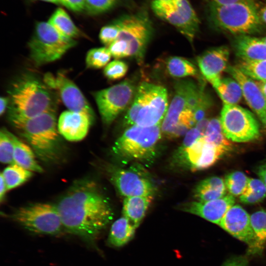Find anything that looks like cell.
I'll list each match as a JSON object with an SVG mask.
<instances>
[{
	"instance_id": "cell-1",
	"label": "cell",
	"mask_w": 266,
	"mask_h": 266,
	"mask_svg": "<svg viewBox=\"0 0 266 266\" xmlns=\"http://www.w3.org/2000/svg\"><path fill=\"white\" fill-rule=\"evenodd\" d=\"M56 206L64 228L90 244L95 243L113 217L108 199L90 179L74 183Z\"/></svg>"
},
{
	"instance_id": "cell-2",
	"label": "cell",
	"mask_w": 266,
	"mask_h": 266,
	"mask_svg": "<svg viewBox=\"0 0 266 266\" xmlns=\"http://www.w3.org/2000/svg\"><path fill=\"white\" fill-rule=\"evenodd\" d=\"M7 93L8 118L11 123L56 109V100L51 89L33 74L21 75L12 83Z\"/></svg>"
},
{
	"instance_id": "cell-3",
	"label": "cell",
	"mask_w": 266,
	"mask_h": 266,
	"mask_svg": "<svg viewBox=\"0 0 266 266\" xmlns=\"http://www.w3.org/2000/svg\"><path fill=\"white\" fill-rule=\"evenodd\" d=\"M206 14L211 25L232 34L249 35L259 32L263 23L254 0L218 5L208 3Z\"/></svg>"
},
{
	"instance_id": "cell-4",
	"label": "cell",
	"mask_w": 266,
	"mask_h": 266,
	"mask_svg": "<svg viewBox=\"0 0 266 266\" xmlns=\"http://www.w3.org/2000/svg\"><path fill=\"white\" fill-rule=\"evenodd\" d=\"M168 108L166 88L143 82L137 87L133 100L123 119V126L127 128L133 125L149 127L162 124Z\"/></svg>"
},
{
	"instance_id": "cell-5",
	"label": "cell",
	"mask_w": 266,
	"mask_h": 266,
	"mask_svg": "<svg viewBox=\"0 0 266 266\" xmlns=\"http://www.w3.org/2000/svg\"><path fill=\"white\" fill-rule=\"evenodd\" d=\"M56 109L24 121L12 122L42 161L51 162L59 155L60 137Z\"/></svg>"
},
{
	"instance_id": "cell-6",
	"label": "cell",
	"mask_w": 266,
	"mask_h": 266,
	"mask_svg": "<svg viewBox=\"0 0 266 266\" xmlns=\"http://www.w3.org/2000/svg\"><path fill=\"white\" fill-rule=\"evenodd\" d=\"M162 135L161 124L149 127L133 125L115 141L112 151L122 162H149L156 155Z\"/></svg>"
},
{
	"instance_id": "cell-7",
	"label": "cell",
	"mask_w": 266,
	"mask_h": 266,
	"mask_svg": "<svg viewBox=\"0 0 266 266\" xmlns=\"http://www.w3.org/2000/svg\"><path fill=\"white\" fill-rule=\"evenodd\" d=\"M76 44L74 39L63 35L48 22H39L28 47L33 62L40 66L59 59Z\"/></svg>"
},
{
	"instance_id": "cell-8",
	"label": "cell",
	"mask_w": 266,
	"mask_h": 266,
	"mask_svg": "<svg viewBox=\"0 0 266 266\" xmlns=\"http://www.w3.org/2000/svg\"><path fill=\"white\" fill-rule=\"evenodd\" d=\"M9 216L13 221L35 233L57 235L64 229L56 204H29L16 209Z\"/></svg>"
},
{
	"instance_id": "cell-9",
	"label": "cell",
	"mask_w": 266,
	"mask_h": 266,
	"mask_svg": "<svg viewBox=\"0 0 266 266\" xmlns=\"http://www.w3.org/2000/svg\"><path fill=\"white\" fill-rule=\"evenodd\" d=\"M118 20L120 29L116 40L126 41L129 47L130 57L141 65L154 33L148 13L141 10L135 14L123 15Z\"/></svg>"
},
{
	"instance_id": "cell-10",
	"label": "cell",
	"mask_w": 266,
	"mask_h": 266,
	"mask_svg": "<svg viewBox=\"0 0 266 266\" xmlns=\"http://www.w3.org/2000/svg\"><path fill=\"white\" fill-rule=\"evenodd\" d=\"M219 119L224 134L231 141L249 142L260 136L259 125L254 115L237 104H224Z\"/></svg>"
},
{
	"instance_id": "cell-11",
	"label": "cell",
	"mask_w": 266,
	"mask_h": 266,
	"mask_svg": "<svg viewBox=\"0 0 266 266\" xmlns=\"http://www.w3.org/2000/svg\"><path fill=\"white\" fill-rule=\"evenodd\" d=\"M151 7L158 17L174 26L190 43L193 42L199 30L200 22L188 0H154Z\"/></svg>"
},
{
	"instance_id": "cell-12",
	"label": "cell",
	"mask_w": 266,
	"mask_h": 266,
	"mask_svg": "<svg viewBox=\"0 0 266 266\" xmlns=\"http://www.w3.org/2000/svg\"><path fill=\"white\" fill-rule=\"evenodd\" d=\"M137 86L127 79L93 94L103 123L109 125L132 102Z\"/></svg>"
},
{
	"instance_id": "cell-13",
	"label": "cell",
	"mask_w": 266,
	"mask_h": 266,
	"mask_svg": "<svg viewBox=\"0 0 266 266\" xmlns=\"http://www.w3.org/2000/svg\"><path fill=\"white\" fill-rule=\"evenodd\" d=\"M174 93L161 124L162 135L167 137L176 126L181 114L187 109L193 111L202 94L204 87L190 79L176 81Z\"/></svg>"
},
{
	"instance_id": "cell-14",
	"label": "cell",
	"mask_w": 266,
	"mask_h": 266,
	"mask_svg": "<svg viewBox=\"0 0 266 266\" xmlns=\"http://www.w3.org/2000/svg\"><path fill=\"white\" fill-rule=\"evenodd\" d=\"M111 182L122 196H153L156 187L143 168L133 166L128 168L110 167L108 170Z\"/></svg>"
},
{
	"instance_id": "cell-15",
	"label": "cell",
	"mask_w": 266,
	"mask_h": 266,
	"mask_svg": "<svg viewBox=\"0 0 266 266\" xmlns=\"http://www.w3.org/2000/svg\"><path fill=\"white\" fill-rule=\"evenodd\" d=\"M229 151L201 136L188 147L178 148L176 156L181 164L195 171L212 166Z\"/></svg>"
},
{
	"instance_id": "cell-16",
	"label": "cell",
	"mask_w": 266,
	"mask_h": 266,
	"mask_svg": "<svg viewBox=\"0 0 266 266\" xmlns=\"http://www.w3.org/2000/svg\"><path fill=\"white\" fill-rule=\"evenodd\" d=\"M43 81L49 88L58 93L68 110L85 113L95 120L94 112L85 96L76 85L64 74L47 73Z\"/></svg>"
},
{
	"instance_id": "cell-17",
	"label": "cell",
	"mask_w": 266,
	"mask_h": 266,
	"mask_svg": "<svg viewBox=\"0 0 266 266\" xmlns=\"http://www.w3.org/2000/svg\"><path fill=\"white\" fill-rule=\"evenodd\" d=\"M239 84L246 102L261 120H266V98L256 81L244 74L236 66H228L226 70Z\"/></svg>"
},
{
	"instance_id": "cell-18",
	"label": "cell",
	"mask_w": 266,
	"mask_h": 266,
	"mask_svg": "<svg viewBox=\"0 0 266 266\" xmlns=\"http://www.w3.org/2000/svg\"><path fill=\"white\" fill-rule=\"evenodd\" d=\"M234 202V197L229 194L215 200L193 201L184 203L179 207L184 211L198 215L219 225L226 212Z\"/></svg>"
},
{
	"instance_id": "cell-19",
	"label": "cell",
	"mask_w": 266,
	"mask_h": 266,
	"mask_svg": "<svg viewBox=\"0 0 266 266\" xmlns=\"http://www.w3.org/2000/svg\"><path fill=\"white\" fill-rule=\"evenodd\" d=\"M219 226L247 245L253 240L250 215L238 204L233 205L228 210Z\"/></svg>"
},
{
	"instance_id": "cell-20",
	"label": "cell",
	"mask_w": 266,
	"mask_h": 266,
	"mask_svg": "<svg viewBox=\"0 0 266 266\" xmlns=\"http://www.w3.org/2000/svg\"><path fill=\"white\" fill-rule=\"evenodd\" d=\"M230 50L220 46L206 50L197 58L199 68L205 79L211 85L219 79L228 67Z\"/></svg>"
},
{
	"instance_id": "cell-21",
	"label": "cell",
	"mask_w": 266,
	"mask_h": 266,
	"mask_svg": "<svg viewBox=\"0 0 266 266\" xmlns=\"http://www.w3.org/2000/svg\"><path fill=\"white\" fill-rule=\"evenodd\" d=\"M94 121L85 113L67 110L61 114L58 122V130L59 133L67 140L78 141L86 136Z\"/></svg>"
},
{
	"instance_id": "cell-22",
	"label": "cell",
	"mask_w": 266,
	"mask_h": 266,
	"mask_svg": "<svg viewBox=\"0 0 266 266\" xmlns=\"http://www.w3.org/2000/svg\"><path fill=\"white\" fill-rule=\"evenodd\" d=\"M233 45L235 54L239 60L266 59V43L262 38L250 35H238L235 37Z\"/></svg>"
},
{
	"instance_id": "cell-23",
	"label": "cell",
	"mask_w": 266,
	"mask_h": 266,
	"mask_svg": "<svg viewBox=\"0 0 266 266\" xmlns=\"http://www.w3.org/2000/svg\"><path fill=\"white\" fill-rule=\"evenodd\" d=\"M153 199V196L125 198L123 204V216L136 228L144 218Z\"/></svg>"
},
{
	"instance_id": "cell-24",
	"label": "cell",
	"mask_w": 266,
	"mask_h": 266,
	"mask_svg": "<svg viewBox=\"0 0 266 266\" xmlns=\"http://www.w3.org/2000/svg\"><path fill=\"white\" fill-rule=\"evenodd\" d=\"M254 239L248 245L246 255H260L266 244V211L261 210L250 215Z\"/></svg>"
},
{
	"instance_id": "cell-25",
	"label": "cell",
	"mask_w": 266,
	"mask_h": 266,
	"mask_svg": "<svg viewBox=\"0 0 266 266\" xmlns=\"http://www.w3.org/2000/svg\"><path fill=\"white\" fill-rule=\"evenodd\" d=\"M226 190L225 182L222 178L211 176L198 184L194 189V197L199 201H210L225 196Z\"/></svg>"
},
{
	"instance_id": "cell-26",
	"label": "cell",
	"mask_w": 266,
	"mask_h": 266,
	"mask_svg": "<svg viewBox=\"0 0 266 266\" xmlns=\"http://www.w3.org/2000/svg\"><path fill=\"white\" fill-rule=\"evenodd\" d=\"M12 139L15 164L32 172H43V169L36 161L33 149L13 134Z\"/></svg>"
},
{
	"instance_id": "cell-27",
	"label": "cell",
	"mask_w": 266,
	"mask_h": 266,
	"mask_svg": "<svg viewBox=\"0 0 266 266\" xmlns=\"http://www.w3.org/2000/svg\"><path fill=\"white\" fill-rule=\"evenodd\" d=\"M212 85L224 104H237L243 97L239 83L233 77H221Z\"/></svg>"
},
{
	"instance_id": "cell-28",
	"label": "cell",
	"mask_w": 266,
	"mask_h": 266,
	"mask_svg": "<svg viewBox=\"0 0 266 266\" xmlns=\"http://www.w3.org/2000/svg\"><path fill=\"white\" fill-rule=\"evenodd\" d=\"M135 229L129 220L123 216L112 224L107 239L108 243L116 247L124 246L133 238Z\"/></svg>"
},
{
	"instance_id": "cell-29",
	"label": "cell",
	"mask_w": 266,
	"mask_h": 266,
	"mask_svg": "<svg viewBox=\"0 0 266 266\" xmlns=\"http://www.w3.org/2000/svg\"><path fill=\"white\" fill-rule=\"evenodd\" d=\"M63 35L74 39L82 35L68 14L62 8H58L48 22Z\"/></svg>"
},
{
	"instance_id": "cell-30",
	"label": "cell",
	"mask_w": 266,
	"mask_h": 266,
	"mask_svg": "<svg viewBox=\"0 0 266 266\" xmlns=\"http://www.w3.org/2000/svg\"><path fill=\"white\" fill-rule=\"evenodd\" d=\"M168 74L175 78L196 77L198 75L197 67L187 59L178 56L168 58L166 62Z\"/></svg>"
},
{
	"instance_id": "cell-31",
	"label": "cell",
	"mask_w": 266,
	"mask_h": 266,
	"mask_svg": "<svg viewBox=\"0 0 266 266\" xmlns=\"http://www.w3.org/2000/svg\"><path fill=\"white\" fill-rule=\"evenodd\" d=\"M1 174L9 191L27 182L33 176V172L14 164L5 168Z\"/></svg>"
},
{
	"instance_id": "cell-32",
	"label": "cell",
	"mask_w": 266,
	"mask_h": 266,
	"mask_svg": "<svg viewBox=\"0 0 266 266\" xmlns=\"http://www.w3.org/2000/svg\"><path fill=\"white\" fill-rule=\"evenodd\" d=\"M266 197V186L260 179L249 178L247 185L240 196V201L245 204H254Z\"/></svg>"
},
{
	"instance_id": "cell-33",
	"label": "cell",
	"mask_w": 266,
	"mask_h": 266,
	"mask_svg": "<svg viewBox=\"0 0 266 266\" xmlns=\"http://www.w3.org/2000/svg\"><path fill=\"white\" fill-rule=\"evenodd\" d=\"M236 66L253 80L266 81V59L256 61L239 60Z\"/></svg>"
},
{
	"instance_id": "cell-34",
	"label": "cell",
	"mask_w": 266,
	"mask_h": 266,
	"mask_svg": "<svg viewBox=\"0 0 266 266\" xmlns=\"http://www.w3.org/2000/svg\"><path fill=\"white\" fill-rule=\"evenodd\" d=\"M249 179L242 171H235L227 175L224 182L229 194L236 197L240 196L244 191Z\"/></svg>"
},
{
	"instance_id": "cell-35",
	"label": "cell",
	"mask_w": 266,
	"mask_h": 266,
	"mask_svg": "<svg viewBox=\"0 0 266 266\" xmlns=\"http://www.w3.org/2000/svg\"><path fill=\"white\" fill-rule=\"evenodd\" d=\"M111 57L108 47H102L91 49L86 55V66L90 68H102L109 63Z\"/></svg>"
},
{
	"instance_id": "cell-36",
	"label": "cell",
	"mask_w": 266,
	"mask_h": 266,
	"mask_svg": "<svg viewBox=\"0 0 266 266\" xmlns=\"http://www.w3.org/2000/svg\"><path fill=\"white\" fill-rule=\"evenodd\" d=\"M0 160L5 164H15L12 133L5 128H2L0 132Z\"/></svg>"
},
{
	"instance_id": "cell-37",
	"label": "cell",
	"mask_w": 266,
	"mask_h": 266,
	"mask_svg": "<svg viewBox=\"0 0 266 266\" xmlns=\"http://www.w3.org/2000/svg\"><path fill=\"white\" fill-rule=\"evenodd\" d=\"M128 70L126 63L119 60L109 62L104 68L103 74L108 79L118 80L123 77Z\"/></svg>"
},
{
	"instance_id": "cell-38",
	"label": "cell",
	"mask_w": 266,
	"mask_h": 266,
	"mask_svg": "<svg viewBox=\"0 0 266 266\" xmlns=\"http://www.w3.org/2000/svg\"><path fill=\"white\" fill-rule=\"evenodd\" d=\"M120 29V26L118 19L103 27L99 33L100 42L105 46L108 47L117 39Z\"/></svg>"
},
{
	"instance_id": "cell-39",
	"label": "cell",
	"mask_w": 266,
	"mask_h": 266,
	"mask_svg": "<svg viewBox=\"0 0 266 266\" xmlns=\"http://www.w3.org/2000/svg\"><path fill=\"white\" fill-rule=\"evenodd\" d=\"M119 0H85V9L91 14H97L110 9Z\"/></svg>"
},
{
	"instance_id": "cell-40",
	"label": "cell",
	"mask_w": 266,
	"mask_h": 266,
	"mask_svg": "<svg viewBox=\"0 0 266 266\" xmlns=\"http://www.w3.org/2000/svg\"><path fill=\"white\" fill-rule=\"evenodd\" d=\"M108 48L112 57L115 60L130 57L128 44L124 40H116Z\"/></svg>"
},
{
	"instance_id": "cell-41",
	"label": "cell",
	"mask_w": 266,
	"mask_h": 266,
	"mask_svg": "<svg viewBox=\"0 0 266 266\" xmlns=\"http://www.w3.org/2000/svg\"><path fill=\"white\" fill-rule=\"evenodd\" d=\"M212 104L209 95L204 91L193 111L196 122L204 119L207 110Z\"/></svg>"
},
{
	"instance_id": "cell-42",
	"label": "cell",
	"mask_w": 266,
	"mask_h": 266,
	"mask_svg": "<svg viewBox=\"0 0 266 266\" xmlns=\"http://www.w3.org/2000/svg\"><path fill=\"white\" fill-rule=\"evenodd\" d=\"M206 139L217 146L230 150L232 146L231 142L224 134L222 130L207 133L204 135Z\"/></svg>"
},
{
	"instance_id": "cell-43",
	"label": "cell",
	"mask_w": 266,
	"mask_h": 266,
	"mask_svg": "<svg viewBox=\"0 0 266 266\" xmlns=\"http://www.w3.org/2000/svg\"><path fill=\"white\" fill-rule=\"evenodd\" d=\"M202 136L196 127L190 129L185 135L180 149H185L192 145L197 139Z\"/></svg>"
},
{
	"instance_id": "cell-44",
	"label": "cell",
	"mask_w": 266,
	"mask_h": 266,
	"mask_svg": "<svg viewBox=\"0 0 266 266\" xmlns=\"http://www.w3.org/2000/svg\"><path fill=\"white\" fill-rule=\"evenodd\" d=\"M61 2L73 11L79 12L85 9V0H61Z\"/></svg>"
},
{
	"instance_id": "cell-45",
	"label": "cell",
	"mask_w": 266,
	"mask_h": 266,
	"mask_svg": "<svg viewBox=\"0 0 266 266\" xmlns=\"http://www.w3.org/2000/svg\"><path fill=\"white\" fill-rule=\"evenodd\" d=\"M248 256H238L231 258L226 261L222 266H248Z\"/></svg>"
},
{
	"instance_id": "cell-46",
	"label": "cell",
	"mask_w": 266,
	"mask_h": 266,
	"mask_svg": "<svg viewBox=\"0 0 266 266\" xmlns=\"http://www.w3.org/2000/svg\"><path fill=\"white\" fill-rule=\"evenodd\" d=\"M210 120L204 118L197 122L195 127L200 132L202 136H204L206 132Z\"/></svg>"
},
{
	"instance_id": "cell-47",
	"label": "cell",
	"mask_w": 266,
	"mask_h": 266,
	"mask_svg": "<svg viewBox=\"0 0 266 266\" xmlns=\"http://www.w3.org/2000/svg\"><path fill=\"white\" fill-rule=\"evenodd\" d=\"M257 174L266 186V163L260 165L258 167Z\"/></svg>"
},
{
	"instance_id": "cell-48",
	"label": "cell",
	"mask_w": 266,
	"mask_h": 266,
	"mask_svg": "<svg viewBox=\"0 0 266 266\" xmlns=\"http://www.w3.org/2000/svg\"><path fill=\"white\" fill-rule=\"evenodd\" d=\"M8 191L4 179L0 173V200L1 202L4 199L5 194Z\"/></svg>"
},
{
	"instance_id": "cell-49",
	"label": "cell",
	"mask_w": 266,
	"mask_h": 266,
	"mask_svg": "<svg viewBox=\"0 0 266 266\" xmlns=\"http://www.w3.org/2000/svg\"><path fill=\"white\" fill-rule=\"evenodd\" d=\"M0 114L2 115L8 109L9 104V99L8 97H1L0 100Z\"/></svg>"
},
{
	"instance_id": "cell-50",
	"label": "cell",
	"mask_w": 266,
	"mask_h": 266,
	"mask_svg": "<svg viewBox=\"0 0 266 266\" xmlns=\"http://www.w3.org/2000/svg\"><path fill=\"white\" fill-rule=\"evenodd\" d=\"M243 0H208L209 3L218 5H224L236 2Z\"/></svg>"
},
{
	"instance_id": "cell-51",
	"label": "cell",
	"mask_w": 266,
	"mask_h": 266,
	"mask_svg": "<svg viewBox=\"0 0 266 266\" xmlns=\"http://www.w3.org/2000/svg\"><path fill=\"white\" fill-rule=\"evenodd\" d=\"M260 15L263 23L266 25V3L260 8Z\"/></svg>"
},
{
	"instance_id": "cell-52",
	"label": "cell",
	"mask_w": 266,
	"mask_h": 266,
	"mask_svg": "<svg viewBox=\"0 0 266 266\" xmlns=\"http://www.w3.org/2000/svg\"><path fill=\"white\" fill-rule=\"evenodd\" d=\"M262 93L266 98V81H256Z\"/></svg>"
},
{
	"instance_id": "cell-53",
	"label": "cell",
	"mask_w": 266,
	"mask_h": 266,
	"mask_svg": "<svg viewBox=\"0 0 266 266\" xmlns=\"http://www.w3.org/2000/svg\"><path fill=\"white\" fill-rule=\"evenodd\" d=\"M40 0L50 2L54 3L56 4L61 3V0Z\"/></svg>"
},
{
	"instance_id": "cell-54",
	"label": "cell",
	"mask_w": 266,
	"mask_h": 266,
	"mask_svg": "<svg viewBox=\"0 0 266 266\" xmlns=\"http://www.w3.org/2000/svg\"><path fill=\"white\" fill-rule=\"evenodd\" d=\"M162 1H177L179 0H159Z\"/></svg>"
},
{
	"instance_id": "cell-55",
	"label": "cell",
	"mask_w": 266,
	"mask_h": 266,
	"mask_svg": "<svg viewBox=\"0 0 266 266\" xmlns=\"http://www.w3.org/2000/svg\"><path fill=\"white\" fill-rule=\"evenodd\" d=\"M262 39L263 40V41L266 43V36L262 37Z\"/></svg>"
},
{
	"instance_id": "cell-56",
	"label": "cell",
	"mask_w": 266,
	"mask_h": 266,
	"mask_svg": "<svg viewBox=\"0 0 266 266\" xmlns=\"http://www.w3.org/2000/svg\"><path fill=\"white\" fill-rule=\"evenodd\" d=\"M265 124L266 125V121H265Z\"/></svg>"
}]
</instances>
